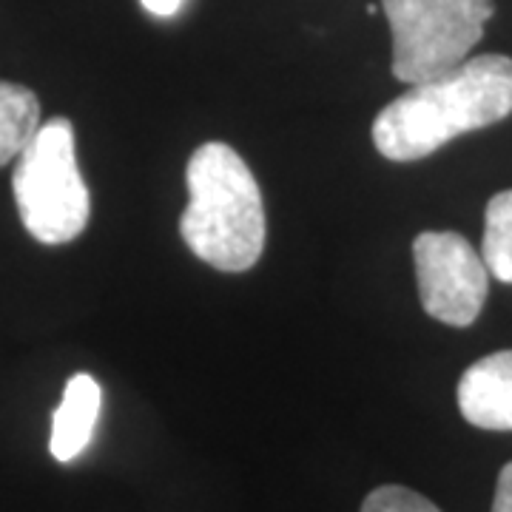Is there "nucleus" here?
<instances>
[{"label":"nucleus","instance_id":"nucleus-5","mask_svg":"<svg viewBox=\"0 0 512 512\" xmlns=\"http://www.w3.org/2000/svg\"><path fill=\"white\" fill-rule=\"evenodd\" d=\"M421 308L441 325L470 328L487 302L484 256L456 231H424L413 242Z\"/></svg>","mask_w":512,"mask_h":512},{"label":"nucleus","instance_id":"nucleus-11","mask_svg":"<svg viewBox=\"0 0 512 512\" xmlns=\"http://www.w3.org/2000/svg\"><path fill=\"white\" fill-rule=\"evenodd\" d=\"M493 512H512V461L501 470V476H498Z\"/></svg>","mask_w":512,"mask_h":512},{"label":"nucleus","instance_id":"nucleus-12","mask_svg":"<svg viewBox=\"0 0 512 512\" xmlns=\"http://www.w3.org/2000/svg\"><path fill=\"white\" fill-rule=\"evenodd\" d=\"M140 3L146 6V12L157 15V18H171V15L180 12L185 0H140Z\"/></svg>","mask_w":512,"mask_h":512},{"label":"nucleus","instance_id":"nucleus-6","mask_svg":"<svg viewBox=\"0 0 512 512\" xmlns=\"http://www.w3.org/2000/svg\"><path fill=\"white\" fill-rule=\"evenodd\" d=\"M458 410L473 427L512 433V350H498L458 379Z\"/></svg>","mask_w":512,"mask_h":512},{"label":"nucleus","instance_id":"nucleus-3","mask_svg":"<svg viewBox=\"0 0 512 512\" xmlns=\"http://www.w3.org/2000/svg\"><path fill=\"white\" fill-rule=\"evenodd\" d=\"M23 228L43 245L77 239L92 214V197L74 154V128L66 117L43 123L18 157L12 174Z\"/></svg>","mask_w":512,"mask_h":512},{"label":"nucleus","instance_id":"nucleus-10","mask_svg":"<svg viewBox=\"0 0 512 512\" xmlns=\"http://www.w3.org/2000/svg\"><path fill=\"white\" fill-rule=\"evenodd\" d=\"M362 512H441L433 501H427L416 490H407L399 484H387L367 495Z\"/></svg>","mask_w":512,"mask_h":512},{"label":"nucleus","instance_id":"nucleus-2","mask_svg":"<svg viewBox=\"0 0 512 512\" xmlns=\"http://www.w3.org/2000/svg\"><path fill=\"white\" fill-rule=\"evenodd\" d=\"M188 208L180 234L205 265L242 274L265 251V205L254 171L225 143H202L185 168Z\"/></svg>","mask_w":512,"mask_h":512},{"label":"nucleus","instance_id":"nucleus-9","mask_svg":"<svg viewBox=\"0 0 512 512\" xmlns=\"http://www.w3.org/2000/svg\"><path fill=\"white\" fill-rule=\"evenodd\" d=\"M481 256L490 276L512 285V191H501L487 202Z\"/></svg>","mask_w":512,"mask_h":512},{"label":"nucleus","instance_id":"nucleus-7","mask_svg":"<svg viewBox=\"0 0 512 512\" xmlns=\"http://www.w3.org/2000/svg\"><path fill=\"white\" fill-rule=\"evenodd\" d=\"M100 384L89 373H77L66 382L63 399L52 416V439L49 450L57 461H74L94 436V424L100 416Z\"/></svg>","mask_w":512,"mask_h":512},{"label":"nucleus","instance_id":"nucleus-8","mask_svg":"<svg viewBox=\"0 0 512 512\" xmlns=\"http://www.w3.org/2000/svg\"><path fill=\"white\" fill-rule=\"evenodd\" d=\"M40 126L37 94L26 86L0 80V168L26 151Z\"/></svg>","mask_w":512,"mask_h":512},{"label":"nucleus","instance_id":"nucleus-4","mask_svg":"<svg viewBox=\"0 0 512 512\" xmlns=\"http://www.w3.org/2000/svg\"><path fill=\"white\" fill-rule=\"evenodd\" d=\"M393 32V74L407 86L458 69L484 37L493 0H382Z\"/></svg>","mask_w":512,"mask_h":512},{"label":"nucleus","instance_id":"nucleus-1","mask_svg":"<svg viewBox=\"0 0 512 512\" xmlns=\"http://www.w3.org/2000/svg\"><path fill=\"white\" fill-rule=\"evenodd\" d=\"M512 114V60L478 55L436 80L416 83L373 120V146L393 163H416L441 146Z\"/></svg>","mask_w":512,"mask_h":512}]
</instances>
